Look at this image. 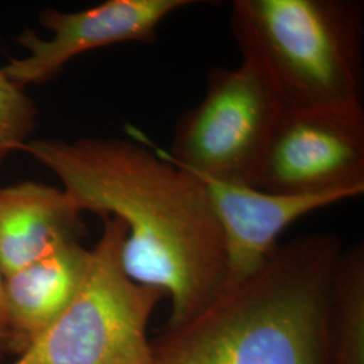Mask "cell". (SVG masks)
<instances>
[{"label":"cell","instance_id":"cell-1","mask_svg":"<svg viewBox=\"0 0 364 364\" xmlns=\"http://www.w3.org/2000/svg\"><path fill=\"white\" fill-rule=\"evenodd\" d=\"M22 150L57 176L82 212L126 224L123 270L169 296L166 326L192 320L223 291L225 242L208 192L164 150L117 138L39 139Z\"/></svg>","mask_w":364,"mask_h":364},{"label":"cell","instance_id":"cell-2","mask_svg":"<svg viewBox=\"0 0 364 364\" xmlns=\"http://www.w3.org/2000/svg\"><path fill=\"white\" fill-rule=\"evenodd\" d=\"M343 250L329 232L278 245L258 272L151 338L153 364H328L331 287Z\"/></svg>","mask_w":364,"mask_h":364},{"label":"cell","instance_id":"cell-3","mask_svg":"<svg viewBox=\"0 0 364 364\" xmlns=\"http://www.w3.org/2000/svg\"><path fill=\"white\" fill-rule=\"evenodd\" d=\"M230 26L284 111L364 117L363 1L235 0Z\"/></svg>","mask_w":364,"mask_h":364},{"label":"cell","instance_id":"cell-4","mask_svg":"<svg viewBox=\"0 0 364 364\" xmlns=\"http://www.w3.org/2000/svg\"><path fill=\"white\" fill-rule=\"evenodd\" d=\"M102 220L76 297L13 364H153L147 326L165 293L129 278L120 258L127 227Z\"/></svg>","mask_w":364,"mask_h":364},{"label":"cell","instance_id":"cell-5","mask_svg":"<svg viewBox=\"0 0 364 364\" xmlns=\"http://www.w3.org/2000/svg\"><path fill=\"white\" fill-rule=\"evenodd\" d=\"M282 107L243 63L210 69L201 102L182 115L165 154L196 176L248 185Z\"/></svg>","mask_w":364,"mask_h":364},{"label":"cell","instance_id":"cell-6","mask_svg":"<svg viewBox=\"0 0 364 364\" xmlns=\"http://www.w3.org/2000/svg\"><path fill=\"white\" fill-rule=\"evenodd\" d=\"M248 185L279 195H363L364 117L282 109Z\"/></svg>","mask_w":364,"mask_h":364},{"label":"cell","instance_id":"cell-7","mask_svg":"<svg viewBox=\"0 0 364 364\" xmlns=\"http://www.w3.org/2000/svg\"><path fill=\"white\" fill-rule=\"evenodd\" d=\"M196 4L192 0H108L91 9L63 13L52 9L39 15V23L52 33L42 39L33 30L18 37L26 57L3 68L9 77L26 90L55 77L82 53L123 42L154 43L158 27L173 13Z\"/></svg>","mask_w":364,"mask_h":364},{"label":"cell","instance_id":"cell-8","mask_svg":"<svg viewBox=\"0 0 364 364\" xmlns=\"http://www.w3.org/2000/svg\"><path fill=\"white\" fill-rule=\"evenodd\" d=\"M196 176V174H195ZM208 192L227 252L225 287L258 272L278 247V237L294 221L318 209L353 198L350 193L279 195L245 183L196 176Z\"/></svg>","mask_w":364,"mask_h":364},{"label":"cell","instance_id":"cell-9","mask_svg":"<svg viewBox=\"0 0 364 364\" xmlns=\"http://www.w3.org/2000/svg\"><path fill=\"white\" fill-rule=\"evenodd\" d=\"M91 250L66 242L48 255L3 277L9 352L22 355L76 297Z\"/></svg>","mask_w":364,"mask_h":364},{"label":"cell","instance_id":"cell-10","mask_svg":"<svg viewBox=\"0 0 364 364\" xmlns=\"http://www.w3.org/2000/svg\"><path fill=\"white\" fill-rule=\"evenodd\" d=\"M82 210L61 188L25 181L0 186V273L3 277L87 232Z\"/></svg>","mask_w":364,"mask_h":364},{"label":"cell","instance_id":"cell-11","mask_svg":"<svg viewBox=\"0 0 364 364\" xmlns=\"http://www.w3.org/2000/svg\"><path fill=\"white\" fill-rule=\"evenodd\" d=\"M328 364H364V246L343 250L331 287Z\"/></svg>","mask_w":364,"mask_h":364},{"label":"cell","instance_id":"cell-12","mask_svg":"<svg viewBox=\"0 0 364 364\" xmlns=\"http://www.w3.org/2000/svg\"><path fill=\"white\" fill-rule=\"evenodd\" d=\"M38 111L25 88L0 69V164L22 150L37 126Z\"/></svg>","mask_w":364,"mask_h":364},{"label":"cell","instance_id":"cell-13","mask_svg":"<svg viewBox=\"0 0 364 364\" xmlns=\"http://www.w3.org/2000/svg\"><path fill=\"white\" fill-rule=\"evenodd\" d=\"M0 351L9 352V333L3 301V275L0 273Z\"/></svg>","mask_w":364,"mask_h":364}]
</instances>
